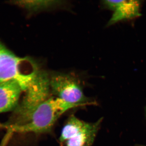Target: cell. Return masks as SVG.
Returning <instances> with one entry per match:
<instances>
[{
	"instance_id": "6da1fadb",
	"label": "cell",
	"mask_w": 146,
	"mask_h": 146,
	"mask_svg": "<svg viewBox=\"0 0 146 146\" xmlns=\"http://www.w3.org/2000/svg\"><path fill=\"white\" fill-rule=\"evenodd\" d=\"M80 105L73 104L56 97H50L39 105L22 125L7 132L44 133L51 131L59 117L69 110L78 107Z\"/></svg>"
},
{
	"instance_id": "7a4b0ae2",
	"label": "cell",
	"mask_w": 146,
	"mask_h": 146,
	"mask_svg": "<svg viewBox=\"0 0 146 146\" xmlns=\"http://www.w3.org/2000/svg\"><path fill=\"white\" fill-rule=\"evenodd\" d=\"M25 92L10 119L2 125L7 130L23 125L36 108L50 98V74L41 70Z\"/></svg>"
},
{
	"instance_id": "3957f363",
	"label": "cell",
	"mask_w": 146,
	"mask_h": 146,
	"mask_svg": "<svg viewBox=\"0 0 146 146\" xmlns=\"http://www.w3.org/2000/svg\"><path fill=\"white\" fill-rule=\"evenodd\" d=\"M40 70L33 59L18 57L0 42V82H16L25 91Z\"/></svg>"
},
{
	"instance_id": "277c9868",
	"label": "cell",
	"mask_w": 146,
	"mask_h": 146,
	"mask_svg": "<svg viewBox=\"0 0 146 146\" xmlns=\"http://www.w3.org/2000/svg\"><path fill=\"white\" fill-rule=\"evenodd\" d=\"M51 94L64 101L82 106L95 104L85 96L80 82L74 77L63 73L50 74Z\"/></svg>"
},
{
	"instance_id": "5b68a950",
	"label": "cell",
	"mask_w": 146,
	"mask_h": 146,
	"mask_svg": "<svg viewBox=\"0 0 146 146\" xmlns=\"http://www.w3.org/2000/svg\"><path fill=\"white\" fill-rule=\"evenodd\" d=\"M103 4L108 9L114 11L108 26L125 19L140 16V2L136 1H104Z\"/></svg>"
},
{
	"instance_id": "8992f818",
	"label": "cell",
	"mask_w": 146,
	"mask_h": 146,
	"mask_svg": "<svg viewBox=\"0 0 146 146\" xmlns=\"http://www.w3.org/2000/svg\"><path fill=\"white\" fill-rule=\"evenodd\" d=\"M22 91L21 86L16 82H0V114L16 108Z\"/></svg>"
},
{
	"instance_id": "52a82bcc",
	"label": "cell",
	"mask_w": 146,
	"mask_h": 146,
	"mask_svg": "<svg viewBox=\"0 0 146 146\" xmlns=\"http://www.w3.org/2000/svg\"><path fill=\"white\" fill-rule=\"evenodd\" d=\"M102 119L95 122H86L83 127L63 144L64 146H92L99 129Z\"/></svg>"
},
{
	"instance_id": "ba28073f",
	"label": "cell",
	"mask_w": 146,
	"mask_h": 146,
	"mask_svg": "<svg viewBox=\"0 0 146 146\" xmlns=\"http://www.w3.org/2000/svg\"><path fill=\"white\" fill-rule=\"evenodd\" d=\"M86 122L72 115L69 117L63 125L59 138L60 143L63 144L75 133L78 132L85 125Z\"/></svg>"
},
{
	"instance_id": "9c48e42d",
	"label": "cell",
	"mask_w": 146,
	"mask_h": 146,
	"mask_svg": "<svg viewBox=\"0 0 146 146\" xmlns=\"http://www.w3.org/2000/svg\"><path fill=\"white\" fill-rule=\"evenodd\" d=\"M12 2L13 4L35 12L52 8L62 4V1H18Z\"/></svg>"
}]
</instances>
